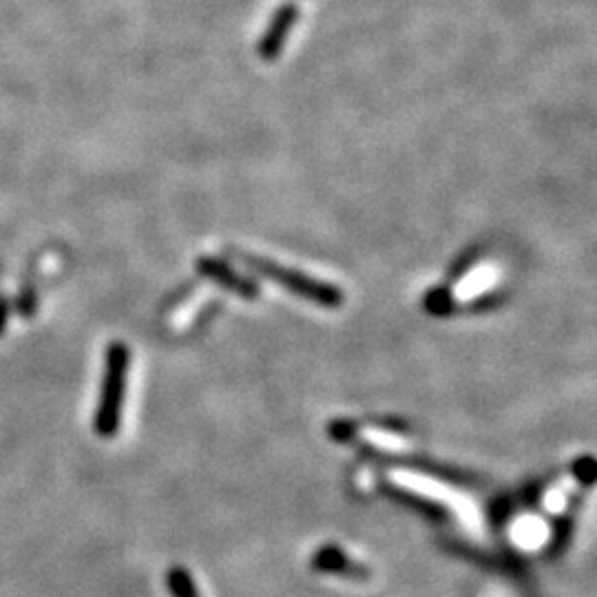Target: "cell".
Here are the masks:
<instances>
[{"mask_svg": "<svg viewBox=\"0 0 597 597\" xmlns=\"http://www.w3.org/2000/svg\"><path fill=\"white\" fill-rule=\"evenodd\" d=\"M129 379V348L124 343H113L107 354V368H104L102 394L96 414V429L100 436H113L120 429L122 405L127 396Z\"/></svg>", "mask_w": 597, "mask_h": 597, "instance_id": "7a4b0ae2", "label": "cell"}, {"mask_svg": "<svg viewBox=\"0 0 597 597\" xmlns=\"http://www.w3.org/2000/svg\"><path fill=\"white\" fill-rule=\"evenodd\" d=\"M237 259L242 261L246 268L255 270L257 275L275 281L277 286L292 292V295H297L310 303H317V306H321V308L332 310V308L343 306V290L334 284H328V281L310 277V275H306V272L290 270L286 266L277 264V261L255 257L248 253H237Z\"/></svg>", "mask_w": 597, "mask_h": 597, "instance_id": "6da1fadb", "label": "cell"}, {"mask_svg": "<svg viewBox=\"0 0 597 597\" xmlns=\"http://www.w3.org/2000/svg\"><path fill=\"white\" fill-rule=\"evenodd\" d=\"M166 582H169V591L173 593V597H199L191 573L182 567L171 569L169 575H166Z\"/></svg>", "mask_w": 597, "mask_h": 597, "instance_id": "5b68a950", "label": "cell"}, {"mask_svg": "<svg viewBox=\"0 0 597 597\" xmlns=\"http://www.w3.org/2000/svg\"><path fill=\"white\" fill-rule=\"evenodd\" d=\"M312 569L323 573L343 575V578H368L370 571L363 564L348 558L339 547H323L317 555H312Z\"/></svg>", "mask_w": 597, "mask_h": 597, "instance_id": "277c9868", "label": "cell"}, {"mask_svg": "<svg viewBox=\"0 0 597 597\" xmlns=\"http://www.w3.org/2000/svg\"><path fill=\"white\" fill-rule=\"evenodd\" d=\"M197 268L199 272H202L204 277L217 281L219 286L222 288H228L230 292H235V295L239 297H246V299H255L259 295V288L253 284V281L237 275V272L222 264L219 259H213V257H202L197 261Z\"/></svg>", "mask_w": 597, "mask_h": 597, "instance_id": "3957f363", "label": "cell"}]
</instances>
